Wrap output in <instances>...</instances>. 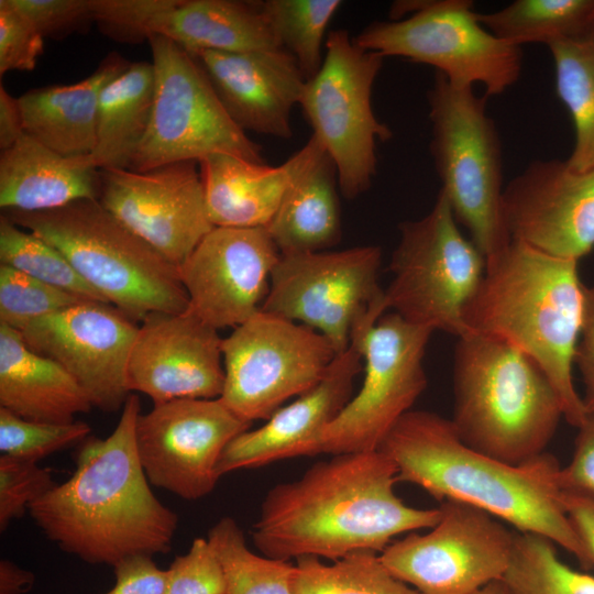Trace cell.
Wrapping results in <instances>:
<instances>
[{
  "mask_svg": "<svg viewBox=\"0 0 594 594\" xmlns=\"http://www.w3.org/2000/svg\"><path fill=\"white\" fill-rule=\"evenodd\" d=\"M205 70L221 105L243 131L290 139L292 110L299 105L307 79L283 48L191 54Z\"/></svg>",
  "mask_w": 594,
  "mask_h": 594,
  "instance_id": "obj_23",
  "label": "cell"
},
{
  "mask_svg": "<svg viewBox=\"0 0 594 594\" xmlns=\"http://www.w3.org/2000/svg\"><path fill=\"white\" fill-rule=\"evenodd\" d=\"M361 361V352L350 344L336 356L317 385L280 407L261 427L235 437L220 458V477L286 459L321 454V435L353 397Z\"/></svg>",
  "mask_w": 594,
  "mask_h": 594,
  "instance_id": "obj_22",
  "label": "cell"
},
{
  "mask_svg": "<svg viewBox=\"0 0 594 594\" xmlns=\"http://www.w3.org/2000/svg\"><path fill=\"white\" fill-rule=\"evenodd\" d=\"M24 122L18 98L0 85V148L11 147L23 134Z\"/></svg>",
  "mask_w": 594,
  "mask_h": 594,
  "instance_id": "obj_49",
  "label": "cell"
},
{
  "mask_svg": "<svg viewBox=\"0 0 594 594\" xmlns=\"http://www.w3.org/2000/svg\"><path fill=\"white\" fill-rule=\"evenodd\" d=\"M251 425L220 398L155 404L135 426L141 465L152 485L186 501L200 499L220 479L224 449Z\"/></svg>",
  "mask_w": 594,
  "mask_h": 594,
  "instance_id": "obj_16",
  "label": "cell"
},
{
  "mask_svg": "<svg viewBox=\"0 0 594 594\" xmlns=\"http://www.w3.org/2000/svg\"><path fill=\"white\" fill-rule=\"evenodd\" d=\"M296 561L294 594H420L395 578L374 551L354 552L330 564L317 557Z\"/></svg>",
  "mask_w": 594,
  "mask_h": 594,
  "instance_id": "obj_34",
  "label": "cell"
},
{
  "mask_svg": "<svg viewBox=\"0 0 594 594\" xmlns=\"http://www.w3.org/2000/svg\"><path fill=\"white\" fill-rule=\"evenodd\" d=\"M131 63L110 53L87 78L72 85L35 88L20 96L24 132L65 156H87L97 142L102 89Z\"/></svg>",
  "mask_w": 594,
  "mask_h": 594,
  "instance_id": "obj_26",
  "label": "cell"
},
{
  "mask_svg": "<svg viewBox=\"0 0 594 594\" xmlns=\"http://www.w3.org/2000/svg\"><path fill=\"white\" fill-rule=\"evenodd\" d=\"M220 561L207 538L197 537L189 550L167 569L166 594H224Z\"/></svg>",
  "mask_w": 594,
  "mask_h": 594,
  "instance_id": "obj_41",
  "label": "cell"
},
{
  "mask_svg": "<svg viewBox=\"0 0 594 594\" xmlns=\"http://www.w3.org/2000/svg\"><path fill=\"white\" fill-rule=\"evenodd\" d=\"M502 582L510 594H594V576L570 568L552 541L528 532L515 534Z\"/></svg>",
  "mask_w": 594,
  "mask_h": 594,
  "instance_id": "obj_36",
  "label": "cell"
},
{
  "mask_svg": "<svg viewBox=\"0 0 594 594\" xmlns=\"http://www.w3.org/2000/svg\"><path fill=\"white\" fill-rule=\"evenodd\" d=\"M330 455L266 493L251 531L263 556L336 561L381 553L395 536L440 520V507H411L396 495L397 469L382 451Z\"/></svg>",
  "mask_w": 594,
  "mask_h": 594,
  "instance_id": "obj_1",
  "label": "cell"
},
{
  "mask_svg": "<svg viewBox=\"0 0 594 594\" xmlns=\"http://www.w3.org/2000/svg\"><path fill=\"white\" fill-rule=\"evenodd\" d=\"M112 568L116 584L106 594H166L167 570L160 569L151 556H130Z\"/></svg>",
  "mask_w": 594,
  "mask_h": 594,
  "instance_id": "obj_46",
  "label": "cell"
},
{
  "mask_svg": "<svg viewBox=\"0 0 594 594\" xmlns=\"http://www.w3.org/2000/svg\"><path fill=\"white\" fill-rule=\"evenodd\" d=\"M140 414L139 396L131 393L112 433L86 438L72 476L29 507L47 539L89 564L113 566L130 556L172 549L178 516L154 495L141 465Z\"/></svg>",
  "mask_w": 594,
  "mask_h": 594,
  "instance_id": "obj_2",
  "label": "cell"
},
{
  "mask_svg": "<svg viewBox=\"0 0 594 594\" xmlns=\"http://www.w3.org/2000/svg\"><path fill=\"white\" fill-rule=\"evenodd\" d=\"M338 178L324 153L288 189L266 229L280 254L318 252L341 239Z\"/></svg>",
  "mask_w": 594,
  "mask_h": 594,
  "instance_id": "obj_29",
  "label": "cell"
},
{
  "mask_svg": "<svg viewBox=\"0 0 594 594\" xmlns=\"http://www.w3.org/2000/svg\"><path fill=\"white\" fill-rule=\"evenodd\" d=\"M114 306L81 301L29 323L21 332L34 352L55 361L92 407L122 409L131 394L127 371L139 327Z\"/></svg>",
  "mask_w": 594,
  "mask_h": 594,
  "instance_id": "obj_18",
  "label": "cell"
},
{
  "mask_svg": "<svg viewBox=\"0 0 594 594\" xmlns=\"http://www.w3.org/2000/svg\"><path fill=\"white\" fill-rule=\"evenodd\" d=\"M440 508L429 532L409 534L380 553L388 571L420 594H472L502 580L515 534L475 506L444 501Z\"/></svg>",
  "mask_w": 594,
  "mask_h": 594,
  "instance_id": "obj_15",
  "label": "cell"
},
{
  "mask_svg": "<svg viewBox=\"0 0 594 594\" xmlns=\"http://www.w3.org/2000/svg\"><path fill=\"white\" fill-rule=\"evenodd\" d=\"M34 581L35 576L31 571L8 559L0 561V594H25L32 588Z\"/></svg>",
  "mask_w": 594,
  "mask_h": 594,
  "instance_id": "obj_50",
  "label": "cell"
},
{
  "mask_svg": "<svg viewBox=\"0 0 594 594\" xmlns=\"http://www.w3.org/2000/svg\"><path fill=\"white\" fill-rule=\"evenodd\" d=\"M0 264L79 298L107 302L52 244L0 217ZM108 304V302H107Z\"/></svg>",
  "mask_w": 594,
  "mask_h": 594,
  "instance_id": "obj_37",
  "label": "cell"
},
{
  "mask_svg": "<svg viewBox=\"0 0 594 594\" xmlns=\"http://www.w3.org/2000/svg\"><path fill=\"white\" fill-rule=\"evenodd\" d=\"M321 68L306 82L299 102L337 170L346 199L365 193L376 174V143L392 138L374 114L371 97L384 56L359 46L346 30L330 31Z\"/></svg>",
  "mask_w": 594,
  "mask_h": 594,
  "instance_id": "obj_11",
  "label": "cell"
},
{
  "mask_svg": "<svg viewBox=\"0 0 594 594\" xmlns=\"http://www.w3.org/2000/svg\"><path fill=\"white\" fill-rule=\"evenodd\" d=\"M91 428L81 421L50 424L23 419L0 407V451L16 459L40 460L88 438Z\"/></svg>",
  "mask_w": 594,
  "mask_h": 594,
  "instance_id": "obj_39",
  "label": "cell"
},
{
  "mask_svg": "<svg viewBox=\"0 0 594 594\" xmlns=\"http://www.w3.org/2000/svg\"><path fill=\"white\" fill-rule=\"evenodd\" d=\"M433 332L395 312L354 330L351 344L365 361L364 378L356 395L323 430L322 454L378 450L427 387L424 356Z\"/></svg>",
  "mask_w": 594,
  "mask_h": 594,
  "instance_id": "obj_14",
  "label": "cell"
},
{
  "mask_svg": "<svg viewBox=\"0 0 594 594\" xmlns=\"http://www.w3.org/2000/svg\"><path fill=\"white\" fill-rule=\"evenodd\" d=\"M44 36L62 38L94 22L91 0H11Z\"/></svg>",
  "mask_w": 594,
  "mask_h": 594,
  "instance_id": "obj_44",
  "label": "cell"
},
{
  "mask_svg": "<svg viewBox=\"0 0 594 594\" xmlns=\"http://www.w3.org/2000/svg\"><path fill=\"white\" fill-rule=\"evenodd\" d=\"M218 330L188 307L184 312H153L139 327L127 384L155 404L174 399L220 398L224 385Z\"/></svg>",
  "mask_w": 594,
  "mask_h": 594,
  "instance_id": "obj_21",
  "label": "cell"
},
{
  "mask_svg": "<svg viewBox=\"0 0 594 594\" xmlns=\"http://www.w3.org/2000/svg\"><path fill=\"white\" fill-rule=\"evenodd\" d=\"M207 539L222 568L224 594H294L296 564L252 552L234 518H220Z\"/></svg>",
  "mask_w": 594,
  "mask_h": 594,
  "instance_id": "obj_33",
  "label": "cell"
},
{
  "mask_svg": "<svg viewBox=\"0 0 594 594\" xmlns=\"http://www.w3.org/2000/svg\"><path fill=\"white\" fill-rule=\"evenodd\" d=\"M427 99L430 153L440 190L458 223L468 229L487 260L510 238L502 218V142L486 111V96H477L473 87H457L436 72Z\"/></svg>",
  "mask_w": 594,
  "mask_h": 594,
  "instance_id": "obj_7",
  "label": "cell"
},
{
  "mask_svg": "<svg viewBox=\"0 0 594 594\" xmlns=\"http://www.w3.org/2000/svg\"><path fill=\"white\" fill-rule=\"evenodd\" d=\"M0 407L28 420L69 424L92 405L78 383L55 361L0 323Z\"/></svg>",
  "mask_w": 594,
  "mask_h": 594,
  "instance_id": "obj_27",
  "label": "cell"
},
{
  "mask_svg": "<svg viewBox=\"0 0 594 594\" xmlns=\"http://www.w3.org/2000/svg\"><path fill=\"white\" fill-rule=\"evenodd\" d=\"M152 63H131L102 89L97 142L89 161L97 169H130L147 131L154 102Z\"/></svg>",
  "mask_w": 594,
  "mask_h": 594,
  "instance_id": "obj_30",
  "label": "cell"
},
{
  "mask_svg": "<svg viewBox=\"0 0 594 594\" xmlns=\"http://www.w3.org/2000/svg\"><path fill=\"white\" fill-rule=\"evenodd\" d=\"M378 450L396 465L398 482L415 484L440 503L462 502L520 532L546 537L591 569L563 509L561 466L550 453L512 465L465 446L451 419L413 409L394 425Z\"/></svg>",
  "mask_w": 594,
  "mask_h": 594,
  "instance_id": "obj_3",
  "label": "cell"
},
{
  "mask_svg": "<svg viewBox=\"0 0 594 594\" xmlns=\"http://www.w3.org/2000/svg\"><path fill=\"white\" fill-rule=\"evenodd\" d=\"M99 174V202L177 268L215 228L197 161Z\"/></svg>",
  "mask_w": 594,
  "mask_h": 594,
  "instance_id": "obj_17",
  "label": "cell"
},
{
  "mask_svg": "<svg viewBox=\"0 0 594 594\" xmlns=\"http://www.w3.org/2000/svg\"><path fill=\"white\" fill-rule=\"evenodd\" d=\"M479 21L499 40L521 46L549 44L594 29V0H516Z\"/></svg>",
  "mask_w": 594,
  "mask_h": 594,
  "instance_id": "obj_32",
  "label": "cell"
},
{
  "mask_svg": "<svg viewBox=\"0 0 594 594\" xmlns=\"http://www.w3.org/2000/svg\"><path fill=\"white\" fill-rule=\"evenodd\" d=\"M154 102L147 131L130 169L228 154L264 164L261 147L229 117L197 59L174 41L148 37Z\"/></svg>",
  "mask_w": 594,
  "mask_h": 594,
  "instance_id": "obj_10",
  "label": "cell"
},
{
  "mask_svg": "<svg viewBox=\"0 0 594 594\" xmlns=\"http://www.w3.org/2000/svg\"><path fill=\"white\" fill-rule=\"evenodd\" d=\"M221 351L220 399L251 424L317 385L338 355L320 332L262 310L222 339Z\"/></svg>",
  "mask_w": 594,
  "mask_h": 594,
  "instance_id": "obj_13",
  "label": "cell"
},
{
  "mask_svg": "<svg viewBox=\"0 0 594 594\" xmlns=\"http://www.w3.org/2000/svg\"><path fill=\"white\" fill-rule=\"evenodd\" d=\"M573 457L560 469L561 491L594 498V417L587 415L578 427Z\"/></svg>",
  "mask_w": 594,
  "mask_h": 594,
  "instance_id": "obj_45",
  "label": "cell"
},
{
  "mask_svg": "<svg viewBox=\"0 0 594 594\" xmlns=\"http://www.w3.org/2000/svg\"><path fill=\"white\" fill-rule=\"evenodd\" d=\"M326 153L314 136L287 161L268 166L228 154L198 163L205 200L215 227H267L290 186Z\"/></svg>",
  "mask_w": 594,
  "mask_h": 594,
  "instance_id": "obj_24",
  "label": "cell"
},
{
  "mask_svg": "<svg viewBox=\"0 0 594 594\" xmlns=\"http://www.w3.org/2000/svg\"><path fill=\"white\" fill-rule=\"evenodd\" d=\"M44 36L12 3L0 0V74L34 69Z\"/></svg>",
  "mask_w": 594,
  "mask_h": 594,
  "instance_id": "obj_42",
  "label": "cell"
},
{
  "mask_svg": "<svg viewBox=\"0 0 594 594\" xmlns=\"http://www.w3.org/2000/svg\"><path fill=\"white\" fill-rule=\"evenodd\" d=\"M279 257L266 227H215L178 268L189 309L217 330L239 327L261 311Z\"/></svg>",
  "mask_w": 594,
  "mask_h": 594,
  "instance_id": "obj_19",
  "label": "cell"
},
{
  "mask_svg": "<svg viewBox=\"0 0 594 594\" xmlns=\"http://www.w3.org/2000/svg\"><path fill=\"white\" fill-rule=\"evenodd\" d=\"M563 509L594 568V498L561 491Z\"/></svg>",
  "mask_w": 594,
  "mask_h": 594,
  "instance_id": "obj_48",
  "label": "cell"
},
{
  "mask_svg": "<svg viewBox=\"0 0 594 594\" xmlns=\"http://www.w3.org/2000/svg\"><path fill=\"white\" fill-rule=\"evenodd\" d=\"M451 422L469 448L519 465L546 452L563 417L542 369L510 344L465 333L453 363Z\"/></svg>",
  "mask_w": 594,
  "mask_h": 594,
  "instance_id": "obj_5",
  "label": "cell"
},
{
  "mask_svg": "<svg viewBox=\"0 0 594 594\" xmlns=\"http://www.w3.org/2000/svg\"><path fill=\"white\" fill-rule=\"evenodd\" d=\"M469 0L397 1L388 21H375L355 43L384 57L427 64L457 87L481 84L498 96L521 74L522 51L485 29Z\"/></svg>",
  "mask_w": 594,
  "mask_h": 594,
  "instance_id": "obj_8",
  "label": "cell"
},
{
  "mask_svg": "<svg viewBox=\"0 0 594 594\" xmlns=\"http://www.w3.org/2000/svg\"><path fill=\"white\" fill-rule=\"evenodd\" d=\"M381 262L374 245L280 254L261 310L320 332L340 354L361 323L387 310Z\"/></svg>",
  "mask_w": 594,
  "mask_h": 594,
  "instance_id": "obj_12",
  "label": "cell"
},
{
  "mask_svg": "<svg viewBox=\"0 0 594 594\" xmlns=\"http://www.w3.org/2000/svg\"><path fill=\"white\" fill-rule=\"evenodd\" d=\"M574 363L584 382L583 404L587 415L594 417V286H585L583 320Z\"/></svg>",
  "mask_w": 594,
  "mask_h": 594,
  "instance_id": "obj_47",
  "label": "cell"
},
{
  "mask_svg": "<svg viewBox=\"0 0 594 594\" xmlns=\"http://www.w3.org/2000/svg\"><path fill=\"white\" fill-rule=\"evenodd\" d=\"M164 0H91L94 22L118 42L148 40V22Z\"/></svg>",
  "mask_w": 594,
  "mask_h": 594,
  "instance_id": "obj_43",
  "label": "cell"
},
{
  "mask_svg": "<svg viewBox=\"0 0 594 594\" xmlns=\"http://www.w3.org/2000/svg\"><path fill=\"white\" fill-rule=\"evenodd\" d=\"M399 241L384 289L386 309L404 320L457 338L466 333L463 314L480 286L486 258L465 238L439 190L431 210L399 226Z\"/></svg>",
  "mask_w": 594,
  "mask_h": 594,
  "instance_id": "obj_9",
  "label": "cell"
},
{
  "mask_svg": "<svg viewBox=\"0 0 594 594\" xmlns=\"http://www.w3.org/2000/svg\"><path fill=\"white\" fill-rule=\"evenodd\" d=\"M502 218L510 240L578 261L594 249V169L565 161L530 162L504 187Z\"/></svg>",
  "mask_w": 594,
  "mask_h": 594,
  "instance_id": "obj_20",
  "label": "cell"
},
{
  "mask_svg": "<svg viewBox=\"0 0 594 594\" xmlns=\"http://www.w3.org/2000/svg\"><path fill=\"white\" fill-rule=\"evenodd\" d=\"M99 169L89 156H65L24 133L0 154V207L34 212L98 199Z\"/></svg>",
  "mask_w": 594,
  "mask_h": 594,
  "instance_id": "obj_25",
  "label": "cell"
},
{
  "mask_svg": "<svg viewBox=\"0 0 594 594\" xmlns=\"http://www.w3.org/2000/svg\"><path fill=\"white\" fill-rule=\"evenodd\" d=\"M56 486L52 470L37 462L0 455V530Z\"/></svg>",
  "mask_w": 594,
  "mask_h": 594,
  "instance_id": "obj_40",
  "label": "cell"
},
{
  "mask_svg": "<svg viewBox=\"0 0 594 594\" xmlns=\"http://www.w3.org/2000/svg\"><path fill=\"white\" fill-rule=\"evenodd\" d=\"M2 215L56 248L89 286L131 320L188 309L178 268L98 199L34 212L3 210Z\"/></svg>",
  "mask_w": 594,
  "mask_h": 594,
  "instance_id": "obj_6",
  "label": "cell"
},
{
  "mask_svg": "<svg viewBox=\"0 0 594 594\" xmlns=\"http://www.w3.org/2000/svg\"><path fill=\"white\" fill-rule=\"evenodd\" d=\"M258 8L279 46L311 79L322 66L326 31L342 6L339 0H265Z\"/></svg>",
  "mask_w": 594,
  "mask_h": 594,
  "instance_id": "obj_35",
  "label": "cell"
},
{
  "mask_svg": "<svg viewBox=\"0 0 594 594\" xmlns=\"http://www.w3.org/2000/svg\"><path fill=\"white\" fill-rule=\"evenodd\" d=\"M472 594H510L502 580L491 582Z\"/></svg>",
  "mask_w": 594,
  "mask_h": 594,
  "instance_id": "obj_51",
  "label": "cell"
},
{
  "mask_svg": "<svg viewBox=\"0 0 594 594\" xmlns=\"http://www.w3.org/2000/svg\"><path fill=\"white\" fill-rule=\"evenodd\" d=\"M148 33L165 36L190 54L282 48L257 2L164 0L148 22Z\"/></svg>",
  "mask_w": 594,
  "mask_h": 594,
  "instance_id": "obj_28",
  "label": "cell"
},
{
  "mask_svg": "<svg viewBox=\"0 0 594 594\" xmlns=\"http://www.w3.org/2000/svg\"><path fill=\"white\" fill-rule=\"evenodd\" d=\"M556 89L572 119L575 142L566 160L575 172L594 169V29L549 43Z\"/></svg>",
  "mask_w": 594,
  "mask_h": 594,
  "instance_id": "obj_31",
  "label": "cell"
},
{
  "mask_svg": "<svg viewBox=\"0 0 594 594\" xmlns=\"http://www.w3.org/2000/svg\"><path fill=\"white\" fill-rule=\"evenodd\" d=\"M578 263L510 240L486 260L463 314L466 333L504 341L542 369L561 399L564 419L576 428L587 416L572 375L585 290Z\"/></svg>",
  "mask_w": 594,
  "mask_h": 594,
  "instance_id": "obj_4",
  "label": "cell"
},
{
  "mask_svg": "<svg viewBox=\"0 0 594 594\" xmlns=\"http://www.w3.org/2000/svg\"><path fill=\"white\" fill-rule=\"evenodd\" d=\"M81 301L86 299L0 264L2 324L22 331L32 321Z\"/></svg>",
  "mask_w": 594,
  "mask_h": 594,
  "instance_id": "obj_38",
  "label": "cell"
}]
</instances>
